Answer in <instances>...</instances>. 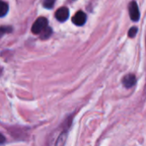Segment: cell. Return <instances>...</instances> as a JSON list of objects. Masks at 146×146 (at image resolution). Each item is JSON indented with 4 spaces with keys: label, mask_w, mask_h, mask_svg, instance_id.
I'll return each instance as SVG.
<instances>
[{
    "label": "cell",
    "mask_w": 146,
    "mask_h": 146,
    "mask_svg": "<svg viewBox=\"0 0 146 146\" xmlns=\"http://www.w3.org/2000/svg\"><path fill=\"white\" fill-rule=\"evenodd\" d=\"M46 27H48V21L45 17L38 18L32 27V32L34 34H39Z\"/></svg>",
    "instance_id": "cell-1"
},
{
    "label": "cell",
    "mask_w": 146,
    "mask_h": 146,
    "mask_svg": "<svg viewBox=\"0 0 146 146\" xmlns=\"http://www.w3.org/2000/svg\"><path fill=\"white\" fill-rule=\"evenodd\" d=\"M129 15L130 18L133 21H137L139 20L140 15H139V9L138 7V4L136 2L133 1L129 4Z\"/></svg>",
    "instance_id": "cell-2"
},
{
    "label": "cell",
    "mask_w": 146,
    "mask_h": 146,
    "mask_svg": "<svg viewBox=\"0 0 146 146\" xmlns=\"http://www.w3.org/2000/svg\"><path fill=\"white\" fill-rule=\"evenodd\" d=\"M72 21L76 26H83L86 21V15L83 11H78L73 16Z\"/></svg>",
    "instance_id": "cell-3"
},
{
    "label": "cell",
    "mask_w": 146,
    "mask_h": 146,
    "mask_svg": "<svg viewBox=\"0 0 146 146\" xmlns=\"http://www.w3.org/2000/svg\"><path fill=\"white\" fill-rule=\"evenodd\" d=\"M69 16V10L67 7H62L60 9H57V11L56 12V18L62 22V21H65Z\"/></svg>",
    "instance_id": "cell-4"
},
{
    "label": "cell",
    "mask_w": 146,
    "mask_h": 146,
    "mask_svg": "<svg viewBox=\"0 0 146 146\" xmlns=\"http://www.w3.org/2000/svg\"><path fill=\"white\" fill-rule=\"evenodd\" d=\"M135 83H136V77L134 74H132L126 75L122 80V84L127 88L133 87L135 85Z\"/></svg>",
    "instance_id": "cell-5"
},
{
    "label": "cell",
    "mask_w": 146,
    "mask_h": 146,
    "mask_svg": "<svg viewBox=\"0 0 146 146\" xmlns=\"http://www.w3.org/2000/svg\"><path fill=\"white\" fill-rule=\"evenodd\" d=\"M52 33V29L50 27H46L41 33H40V38L41 39H47L51 36Z\"/></svg>",
    "instance_id": "cell-6"
},
{
    "label": "cell",
    "mask_w": 146,
    "mask_h": 146,
    "mask_svg": "<svg viewBox=\"0 0 146 146\" xmlns=\"http://www.w3.org/2000/svg\"><path fill=\"white\" fill-rule=\"evenodd\" d=\"M9 11V6L5 2H3L0 0V17H3L6 15V14Z\"/></svg>",
    "instance_id": "cell-7"
},
{
    "label": "cell",
    "mask_w": 146,
    "mask_h": 146,
    "mask_svg": "<svg viewBox=\"0 0 146 146\" xmlns=\"http://www.w3.org/2000/svg\"><path fill=\"white\" fill-rule=\"evenodd\" d=\"M66 139H67V133L63 132L58 138L56 143V146H64L65 143H66Z\"/></svg>",
    "instance_id": "cell-8"
},
{
    "label": "cell",
    "mask_w": 146,
    "mask_h": 146,
    "mask_svg": "<svg viewBox=\"0 0 146 146\" xmlns=\"http://www.w3.org/2000/svg\"><path fill=\"white\" fill-rule=\"evenodd\" d=\"M55 2L56 0H44L43 1V5L45 9H52L54 4H55Z\"/></svg>",
    "instance_id": "cell-9"
},
{
    "label": "cell",
    "mask_w": 146,
    "mask_h": 146,
    "mask_svg": "<svg viewBox=\"0 0 146 146\" xmlns=\"http://www.w3.org/2000/svg\"><path fill=\"white\" fill-rule=\"evenodd\" d=\"M11 30L10 27H0V38H2L5 33L11 32Z\"/></svg>",
    "instance_id": "cell-10"
},
{
    "label": "cell",
    "mask_w": 146,
    "mask_h": 146,
    "mask_svg": "<svg viewBox=\"0 0 146 146\" xmlns=\"http://www.w3.org/2000/svg\"><path fill=\"white\" fill-rule=\"evenodd\" d=\"M137 33H138V28L136 27H133L130 28V30L128 32V36L130 38H133V37L136 36Z\"/></svg>",
    "instance_id": "cell-11"
},
{
    "label": "cell",
    "mask_w": 146,
    "mask_h": 146,
    "mask_svg": "<svg viewBox=\"0 0 146 146\" xmlns=\"http://www.w3.org/2000/svg\"><path fill=\"white\" fill-rule=\"evenodd\" d=\"M4 142H5V137L3 134L0 133V145L4 144Z\"/></svg>",
    "instance_id": "cell-12"
}]
</instances>
